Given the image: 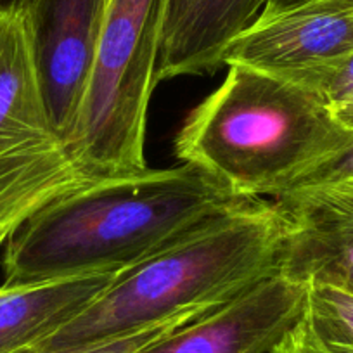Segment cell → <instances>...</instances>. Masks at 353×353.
Segmentation results:
<instances>
[{
    "instance_id": "8",
    "label": "cell",
    "mask_w": 353,
    "mask_h": 353,
    "mask_svg": "<svg viewBox=\"0 0 353 353\" xmlns=\"http://www.w3.org/2000/svg\"><path fill=\"white\" fill-rule=\"evenodd\" d=\"M305 307L307 286L277 274L139 353H269Z\"/></svg>"
},
{
    "instance_id": "9",
    "label": "cell",
    "mask_w": 353,
    "mask_h": 353,
    "mask_svg": "<svg viewBox=\"0 0 353 353\" xmlns=\"http://www.w3.org/2000/svg\"><path fill=\"white\" fill-rule=\"evenodd\" d=\"M274 203L286 220L281 274L353 293V179L294 189Z\"/></svg>"
},
{
    "instance_id": "14",
    "label": "cell",
    "mask_w": 353,
    "mask_h": 353,
    "mask_svg": "<svg viewBox=\"0 0 353 353\" xmlns=\"http://www.w3.org/2000/svg\"><path fill=\"white\" fill-rule=\"evenodd\" d=\"M319 92L339 127L353 134V54L321 85Z\"/></svg>"
},
{
    "instance_id": "17",
    "label": "cell",
    "mask_w": 353,
    "mask_h": 353,
    "mask_svg": "<svg viewBox=\"0 0 353 353\" xmlns=\"http://www.w3.org/2000/svg\"><path fill=\"white\" fill-rule=\"evenodd\" d=\"M307 2V0H267L261 14H276V12H283L286 9L294 8V6H300Z\"/></svg>"
},
{
    "instance_id": "7",
    "label": "cell",
    "mask_w": 353,
    "mask_h": 353,
    "mask_svg": "<svg viewBox=\"0 0 353 353\" xmlns=\"http://www.w3.org/2000/svg\"><path fill=\"white\" fill-rule=\"evenodd\" d=\"M110 0H23L37 70L57 134L70 144ZM70 148V145H68Z\"/></svg>"
},
{
    "instance_id": "2",
    "label": "cell",
    "mask_w": 353,
    "mask_h": 353,
    "mask_svg": "<svg viewBox=\"0 0 353 353\" xmlns=\"http://www.w3.org/2000/svg\"><path fill=\"white\" fill-rule=\"evenodd\" d=\"M286 220L270 199L241 205L118 272L78 317L37 343L71 348L185 312H210L281 274Z\"/></svg>"
},
{
    "instance_id": "4",
    "label": "cell",
    "mask_w": 353,
    "mask_h": 353,
    "mask_svg": "<svg viewBox=\"0 0 353 353\" xmlns=\"http://www.w3.org/2000/svg\"><path fill=\"white\" fill-rule=\"evenodd\" d=\"M170 0H110L70 151L88 181L148 168L145 130Z\"/></svg>"
},
{
    "instance_id": "10",
    "label": "cell",
    "mask_w": 353,
    "mask_h": 353,
    "mask_svg": "<svg viewBox=\"0 0 353 353\" xmlns=\"http://www.w3.org/2000/svg\"><path fill=\"white\" fill-rule=\"evenodd\" d=\"M267 0H170L154 81L213 74L223 52L263 11Z\"/></svg>"
},
{
    "instance_id": "19",
    "label": "cell",
    "mask_w": 353,
    "mask_h": 353,
    "mask_svg": "<svg viewBox=\"0 0 353 353\" xmlns=\"http://www.w3.org/2000/svg\"><path fill=\"white\" fill-rule=\"evenodd\" d=\"M8 239H9L8 234H6L4 230H0V248H2V244L8 243Z\"/></svg>"
},
{
    "instance_id": "11",
    "label": "cell",
    "mask_w": 353,
    "mask_h": 353,
    "mask_svg": "<svg viewBox=\"0 0 353 353\" xmlns=\"http://www.w3.org/2000/svg\"><path fill=\"white\" fill-rule=\"evenodd\" d=\"M120 270L0 286V353H16L59 331L108 290Z\"/></svg>"
},
{
    "instance_id": "18",
    "label": "cell",
    "mask_w": 353,
    "mask_h": 353,
    "mask_svg": "<svg viewBox=\"0 0 353 353\" xmlns=\"http://www.w3.org/2000/svg\"><path fill=\"white\" fill-rule=\"evenodd\" d=\"M23 0H0V6H19Z\"/></svg>"
},
{
    "instance_id": "16",
    "label": "cell",
    "mask_w": 353,
    "mask_h": 353,
    "mask_svg": "<svg viewBox=\"0 0 353 353\" xmlns=\"http://www.w3.org/2000/svg\"><path fill=\"white\" fill-rule=\"evenodd\" d=\"M269 353H331L315 336L307 315L281 338V341Z\"/></svg>"
},
{
    "instance_id": "5",
    "label": "cell",
    "mask_w": 353,
    "mask_h": 353,
    "mask_svg": "<svg viewBox=\"0 0 353 353\" xmlns=\"http://www.w3.org/2000/svg\"><path fill=\"white\" fill-rule=\"evenodd\" d=\"M90 182L50 118L26 9L0 6V230Z\"/></svg>"
},
{
    "instance_id": "1",
    "label": "cell",
    "mask_w": 353,
    "mask_h": 353,
    "mask_svg": "<svg viewBox=\"0 0 353 353\" xmlns=\"http://www.w3.org/2000/svg\"><path fill=\"white\" fill-rule=\"evenodd\" d=\"M250 201L185 163L99 179L50 203L9 237L4 284L130 269Z\"/></svg>"
},
{
    "instance_id": "3",
    "label": "cell",
    "mask_w": 353,
    "mask_h": 353,
    "mask_svg": "<svg viewBox=\"0 0 353 353\" xmlns=\"http://www.w3.org/2000/svg\"><path fill=\"white\" fill-rule=\"evenodd\" d=\"M227 68L222 85L185 118L175 154L232 194L274 201L353 137L319 90L239 64Z\"/></svg>"
},
{
    "instance_id": "12",
    "label": "cell",
    "mask_w": 353,
    "mask_h": 353,
    "mask_svg": "<svg viewBox=\"0 0 353 353\" xmlns=\"http://www.w3.org/2000/svg\"><path fill=\"white\" fill-rule=\"evenodd\" d=\"M305 315L331 353H353V293L331 283L307 281Z\"/></svg>"
},
{
    "instance_id": "6",
    "label": "cell",
    "mask_w": 353,
    "mask_h": 353,
    "mask_svg": "<svg viewBox=\"0 0 353 353\" xmlns=\"http://www.w3.org/2000/svg\"><path fill=\"white\" fill-rule=\"evenodd\" d=\"M353 54V0H307L260 14L223 52V66L251 68L319 90Z\"/></svg>"
},
{
    "instance_id": "15",
    "label": "cell",
    "mask_w": 353,
    "mask_h": 353,
    "mask_svg": "<svg viewBox=\"0 0 353 353\" xmlns=\"http://www.w3.org/2000/svg\"><path fill=\"white\" fill-rule=\"evenodd\" d=\"M353 179V137L350 139L348 144L325 159L324 163L312 170L303 181L298 184L296 189L301 188H312V185H322V184H332V182L341 181H352ZM294 191V189H293Z\"/></svg>"
},
{
    "instance_id": "13",
    "label": "cell",
    "mask_w": 353,
    "mask_h": 353,
    "mask_svg": "<svg viewBox=\"0 0 353 353\" xmlns=\"http://www.w3.org/2000/svg\"><path fill=\"white\" fill-rule=\"evenodd\" d=\"M205 314H208V312H185V314L156 322V324L135 329L132 332H125V334L103 339V341L88 343V345L71 346V348H40V346L33 345L16 353H139L141 350L152 345V343L168 336L175 329L182 327L188 322L194 321V319L201 317Z\"/></svg>"
}]
</instances>
